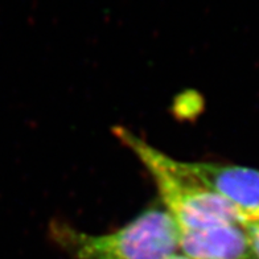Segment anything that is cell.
<instances>
[{"label": "cell", "instance_id": "cell-3", "mask_svg": "<svg viewBox=\"0 0 259 259\" xmlns=\"http://www.w3.org/2000/svg\"><path fill=\"white\" fill-rule=\"evenodd\" d=\"M179 164L202 187L232 205L246 222L259 219V169L208 161L179 160Z\"/></svg>", "mask_w": 259, "mask_h": 259}, {"label": "cell", "instance_id": "cell-5", "mask_svg": "<svg viewBox=\"0 0 259 259\" xmlns=\"http://www.w3.org/2000/svg\"><path fill=\"white\" fill-rule=\"evenodd\" d=\"M250 230V239H251V247L252 254H254V259H259V228L254 224L247 222Z\"/></svg>", "mask_w": 259, "mask_h": 259}, {"label": "cell", "instance_id": "cell-7", "mask_svg": "<svg viewBox=\"0 0 259 259\" xmlns=\"http://www.w3.org/2000/svg\"><path fill=\"white\" fill-rule=\"evenodd\" d=\"M250 224H254V225L258 226V228H259V219L256 220V221H254V222H250Z\"/></svg>", "mask_w": 259, "mask_h": 259}, {"label": "cell", "instance_id": "cell-2", "mask_svg": "<svg viewBox=\"0 0 259 259\" xmlns=\"http://www.w3.org/2000/svg\"><path fill=\"white\" fill-rule=\"evenodd\" d=\"M52 235L74 259H168L179 254L180 229L165 209L152 208L106 234L55 224Z\"/></svg>", "mask_w": 259, "mask_h": 259}, {"label": "cell", "instance_id": "cell-6", "mask_svg": "<svg viewBox=\"0 0 259 259\" xmlns=\"http://www.w3.org/2000/svg\"><path fill=\"white\" fill-rule=\"evenodd\" d=\"M168 259H188V258L184 255H181V254H176V255L170 256V258H168Z\"/></svg>", "mask_w": 259, "mask_h": 259}, {"label": "cell", "instance_id": "cell-1", "mask_svg": "<svg viewBox=\"0 0 259 259\" xmlns=\"http://www.w3.org/2000/svg\"><path fill=\"white\" fill-rule=\"evenodd\" d=\"M114 134L150 172L164 209L178 224L180 232L228 222L247 224L229 202L191 178L179 160L156 150L124 127H115Z\"/></svg>", "mask_w": 259, "mask_h": 259}, {"label": "cell", "instance_id": "cell-4", "mask_svg": "<svg viewBox=\"0 0 259 259\" xmlns=\"http://www.w3.org/2000/svg\"><path fill=\"white\" fill-rule=\"evenodd\" d=\"M179 254L188 259H254L245 222H228L180 232Z\"/></svg>", "mask_w": 259, "mask_h": 259}]
</instances>
